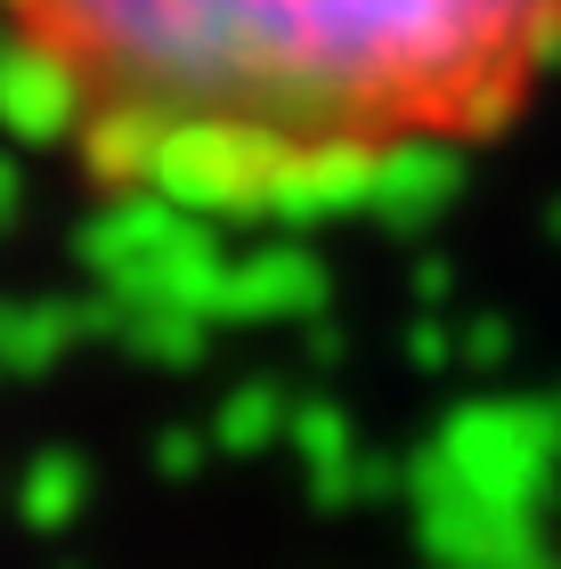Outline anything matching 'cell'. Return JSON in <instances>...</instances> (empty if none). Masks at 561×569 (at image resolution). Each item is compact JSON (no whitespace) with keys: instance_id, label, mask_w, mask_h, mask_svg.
<instances>
[{"instance_id":"cell-1","label":"cell","mask_w":561,"mask_h":569,"mask_svg":"<svg viewBox=\"0 0 561 569\" xmlns=\"http://www.w3.org/2000/svg\"><path fill=\"white\" fill-rule=\"evenodd\" d=\"M561 90V0H0V122L73 196L318 228L489 163Z\"/></svg>"}]
</instances>
